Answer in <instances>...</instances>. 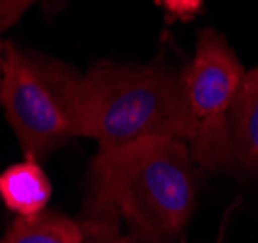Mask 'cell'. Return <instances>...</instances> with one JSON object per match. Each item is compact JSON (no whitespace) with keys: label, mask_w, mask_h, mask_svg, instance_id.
Masks as SVG:
<instances>
[{"label":"cell","mask_w":258,"mask_h":243,"mask_svg":"<svg viewBox=\"0 0 258 243\" xmlns=\"http://www.w3.org/2000/svg\"><path fill=\"white\" fill-rule=\"evenodd\" d=\"M0 197L12 212L33 216L49 203L51 183L35 160H26L0 173Z\"/></svg>","instance_id":"obj_5"},{"label":"cell","mask_w":258,"mask_h":243,"mask_svg":"<svg viewBox=\"0 0 258 243\" xmlns=\"http://www.w3.org/2000/svg\"><path fill=\"white\" fill-rule=\"evenodd\" d=\"M86 231L82 224L56 214L39 212L33 216H20L14 220L10 230L0 243H84Z\"/></svg>","instance_id":"obj_7"},{"label":"cell","mask_w":258,"mask_h":243,"mask_svg":"<svg viewBox=\"0 0 258 243\" xmlns=\"http://www.w3.org/2000/svg\"><path fill=\"white\" fill-rule=\"evenodd\" d=\"M245 78L243 64L216 29L198 33L192 63L182 72L186 100L194 121L192 160L206 169L235 162L231 113Z\"/></svg>","instance_id":"obj_4"},{"label":"cell","mask_w":258,"mask_h":243,"mask_svg":"<svg viewBox=\"0 0 258 243\" xmlns=\"http://www.w3.org/2000/svg\"><path fill=\"white\" fill-rule=\"evenodd\" d=\"M68 117L74 136L113 146L154 136L190 142L194 136L182 74L161 66L99 63L86 74L74 72Z\"/></svg>","instance_id":"obj_2"},{"label":"cell","mask_w":258,"mask_h":243,"mask_svg":"<svg viewBox=\"0 0 258 243\" xmlns=\"http://www.w3.org/2000/svg\"><path fill=\"white\" fill-rule=\"evenodd\" d=\"M192 162L184 140L169 136L101 144L91 162L86 220L124 218L144 241L177 235L196 203Z\"/></svg>","instance_id":"obj_1"},{"label":"cell","mask_w":258,"mask_h":243,"mask_svg":"<svg viewBox=\"0 0 258 243\" xmlns=\"http://www.w3.org/2000/svg\"><path fill=\"white\" fill-rule=\"evenodd\" d=\"M86 231V241L84 243H140V239L120 235L116 222H95L86 220L82 224Z\"/></svg>","instance_id":"obj_8"},{"label":"cell","mask_w":258,"mask_h":243,"mask_svg":"<svg viewBox=\"0 0 258 243\" xmlns=\"http://www.w3.org/2000/svg\"><path fill=\"white\" fill-rule=\"evenodd\" d=\"M2 70H4V45L0 43V86H2Z\"/></svg>","instance_id":"obj_11"},{"label":"cell","mask_w":258,"mask_h":243,"mask_svg":"<svg viewBox=\"0 0 258 243\" xmlns=\"http://www.w3.org/2000/svg\"><path fill=\"white\" fill-rule=\"evenodd\" d=\"M39 0H0V31L16 24L22 14Z\"/></svg>","instance_id":"obj_9"},{"label":"cell","mask_w":258,"mask_h":243,"mask_svg":"<svg viewBox=\"0 0 258 243\" xmlns=\"http://www.w3.org/2000/svg\"><path fill=\"white\" fill-rule=\"evenodd\" d=\"M163 4L171 16L181 18V20L192 18L202 8V0H163Z\"/></svg>","instance_id":"obj_10"},{"label":"cell","mask_w":258,"mask_h":243,"mask_svg":"<svg viewBox=\"0 0 258 243\" xmlns=\"http://www.w3.org/2000/svg\"><path fill=\"white\" fill-rule=\"evenodd\" d=\"M235 160L245 167H258V66L245 72L231 113Z\"/></svg>","instance_id":"obj_6"},{"label":"cell","mask_w":258,"mask_h":243,"mask_svg":"<svg viewBox=\"0 0 258 243\" xmlns=\"http://www.w3.org/2000/svg\"><path fill=\"white\" fill-rule=\"evenodd\" d=\"M74 70L4 45L0 103L27 160L47 156L72 134L68 88Z\"/></svg>","instance_id":"obj_3"}]
</instances>
